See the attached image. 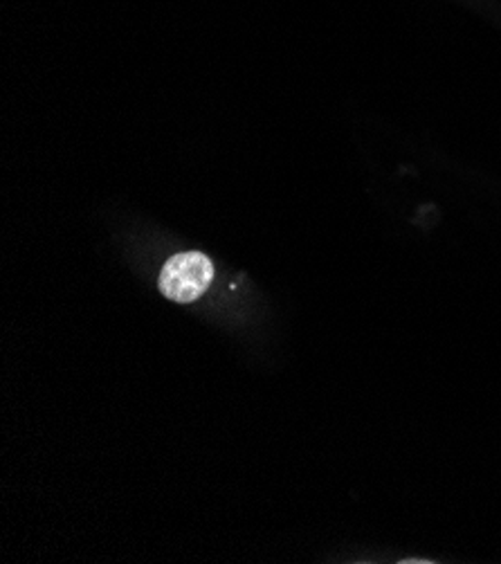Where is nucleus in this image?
<instances>
[{
	"label": "nucleus",
	"mask_w": 501,
	"mask_h": 564,
	"mask_svg": "<svg viewBox=\"0 0 501 564\" xmlns=\"http://www.w3.org/2000/svg\"><path fill=\"white\" fill-rule=\"evenodd\" d=\"M214 279V265L203 252H181L162 265L160 293L178 304L196 302L207 293Z\"/></svg>",
	"instance_id": "f257e3e1"
}]
</instances>
